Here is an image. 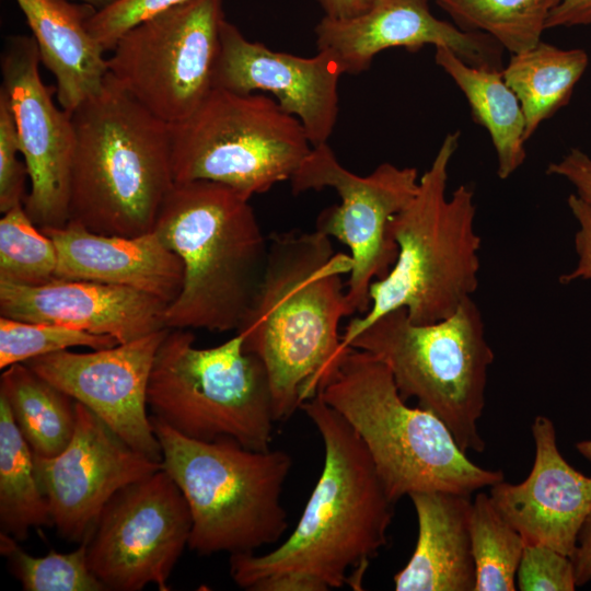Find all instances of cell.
Here are the masks:
<instances>
[{
    "label": "cell",
    "mask_w": 591,
    "mask_h": 591,
    "mask_svg": "<svg viewBox=\"0 0 591 591\" xmlns=\"http://www.w3.org/2000/svg\"><path fill=\"white\" fill-rule=\"evenodd\" d=\"M348 346L383 361L401 396L415 398L420 408L436 415L463 451L485 450L477 422L495 356L473 297L451 316L431 324L413 323L403 308L390 311Z\"/></svg>",
    "instance_id": "obj_8"
},
{
    "label": "cell",
    "mask_w": 591,
    "mask_h": 591,
    "mask_svg": "<svg viewBox=\"0 0 591 591\" xmlns=\"http://www.w3.org/2000/svg\"><path fill=\"white\" fill-rule=\"evenodd\" d=\"M314 32L317 49L331 54L348 74L367 70L385 49L417 51L426 45L448 48L471 66L503 68L505 49L499 43L436 18L429 0H373L349 18L324 15Z\"/></svg>",
    "instance_id": "obj_18"
},
{
    "label": "cell",
    "mask_w": 591,
    "mask_h": 591,
    "mask_svg": "<svg viewBox=\"0 0 591 591\" xmlns=\"http://www.w3.org/2000/svg\"><path fill=\"white\" fill-rule=\"evenodd\" d=\"M0 395L34 455L51 457L70 442L76 427V401L24 363L1 374Z\"/></svg>",
    "instance_id": "obj_26"
},
{
    "label": "cell",
    "mask_w": 591,
    "mask_h": 591,
    "mask_svg": "<svg viewBox=\"0 0 591 591\" xmlns=\"http://www.w3.org/2000/svg\"><path fill=\"white\" fill-rule=\"evenodd\" d=\"M170 132L174 182H217L248 197L290 181L312 149L274 97L217 88Z\"/></svg>",
    "instance_id": "obj_10"
},
{
    "label": "cell",
    "mask_w": 591,
    "mask_h": 591,
    "mask_svg": "<svg viewBox=\"0 0 591 591\" xmlns=\"http://www.w3.org/2000/svg\"><path fill=\"white\" fill-rule=\"evenodd\" d=\"M222 0H186L120 36L109 74L169 125L189 117L213 89Z\"/></svg>",
    "instance_id": "obj_11"
},
{
    "label": "cell",
    "mask_w": 591,
    "mask_h": 591,
    "mask_svg": "<svg viewBox=\"0 0 591 591\" xmlns=\"http://www.w3.org/2000/svg\"><path fill=\"white\" fill-rule=\"evenodd\" d=\"M531 431L535 457L529 476L519 484L498 482L489 487V496L525 544L545 545L571 557L591 513V477L564 459L549 418L536 416Z\"/></svg>",
    "instance_id": "obj_19"
},
{
    "label": "cell",
    "mask_w": 591,
    "mask_h": 591,
    "mask_svg": "<svg viewBox=\"0 0 591 591\" xmlns=\"http://www.w3.org/2000/svg\"><path fill=\"white\" fill-rule=\"evenodd\" d=\"M167 331L92 352L66 349L22 363L86 406L131 448L162 462L161 445L147 416V392Z\"/></svg>",
    "instance_id": "obj_16"
},
{
    "label": "cell",
    "mask_w": 591,
    "mask_h": 591,
    "mask_svg": "<svg viewBox=\"0 0 591 591\" xmlns=\"http://www.w3.org/2000/svg\"><path fill=\"white\" fill-rule=\"evenodd\" d=\"M35 39L40 63L55 78L62 109L72 113L104 86L108 58L88 27L96 11L70 0H14Z\"/></svg>",
    "instance_id": "obj_22"
},
{
    "label": "cell",
    "mask_w": 591,
    "mask_h": 591,
    "mask_svg": "<svg viewBox=\"0 0 591 591\" xmlns=\"http://www.w3.org/2000/svg\"><path fill=\"white\" fill-rule=\"evenodd\" d=\"M49 506L38 484L33 452L0 395V528L24 541L31 528L51 526Z\"/></svg>",
    "instance_id": "obj_27"
},
{
    "label": "cell",
    "mask_w": 591,
    "mask_h": 591,
    "mask_svg": "<svg viewBox=\"0 0 591 591\" xmlns=\"http://www.w3.org/2000/svg\"><path fill=\"white\" fill-rule=\"evenodd\" d=\"M329 18H349L364 11L369 3L366 0H316Z\"/></svg>",
    "instance_id": "obj_40"
},
{
    "label": "cell",
    "mask_w": 591,
    "mask_h": 591,
    "mask_svg": "<svg viewBox=\"0 0 591 591\" xmlns=\"http://www.w3.org/2000/svg\"><path fill=\"white\" fill-rule=\"evenodd\" d=\"M33 462L53 525L61 537L80 544L118 490L163 468L79 402L68 445L51 457L33 454Z\"/></svg>",
    "instance_id": "obj_15"
},
{
    "label": "cell",
    "mask_w": 591,
    "mask_h": 591,
    "mask_svg": "<svg viewBox=\"0 0 591 591\" xmlns=\"http://www.w3.org/2000/svg\"><path fill=\"white\" fill-rule=\"evenodd\" d=\"M0 551L26 591H104L105 586L88 563L86 543L61 554L55 551L34 557L25 553L12 536L0 534Z\"/></svg>",
    "instance_id": "obj_31"
},
{
    "label": "cell",
    "mask_w": 591,
    "mask_h": 591,
    "mask_svg": "<svg viewBox=\"0 0 591 591\" xmlns=\"http://www.w3.org/2000/svg\"><path fill=\"white\" fill-rule=\"evenodd\" d=\"M40 230L57 250V280L127 287L169 304L182 290L183 262L154 231L136 236L100 234L73 221Z\"/></svg>",
    "instance_id": "obj_21"
},
{
    "label": "cell",
    "mask_w": 591,
    "mask_h": 591,
    "mask_svg": "<svg viewBox=\"0 0 591 591\" xmlns=\"http://www.w3.org/2000/svg\"><path fill=\"white\" fill-rule=\"evenodd\" d=\"M419 178L415 167L389 162L366 176L357 175L340 164L328 143H322L312 147L290 179L294 195L329 187L340 197L339 205L321 211L315 230L349 248L352 269L346 296L354 313L369 310L371 285L384 278L397 258L391 222L416 195Z\"/></svg>",
    "instance_id": "obj_12"
},
{
    "label": "cell",
    "mask_w": 591,
    "mask_h": 591,
    "mask_svg": "<svg viewBox=\"0 0 591 591\" xmlns=\"http://www.w3.org/2000/svg\"><path fill=\"white\" fill-rule=\"evenodd\" d=\"M268 239L259 289L236 333L265 366L277 422L318 393L349 348L338 325L354 314L343 283L352 260L316 230Z\"/></svg>",
    "instance_id": "obj_2"
},
{
    "label": "cell",
    "mask_w": 591,
    "mask_h": 591,
    "mask_svg": "<svg viewBox=\"0 0 591 591\" xmlns=\"http://www.w3.org/2000/svg\"><path fill=\"white\" fill-rule=\"evenodd\" d=\"M58 255L53 240L16 206L0 219V281L42 286L57 280Z\"/></svg>",
    "instance_id": "obj_30"
},
{
    "label": "cell",
    "mask_w": 591,
    "mask_h": 591,
    "mask_svg": "<svg viewBox=\"0 0 591 591\" xmlns=\"http://www.w3.org/2000/svg\"><path fill=\"white\" fill-rule=\"evenodd\" d=\"M118 344L113 336L94 334L69 325L0 316L1 369L72 347L97 350Z\"/></svg>",
    "instance_id": "obj_32"
},
{
    "label": "cell",
    "mask_w": 591,
    "mask_h": 591,
    "mask_svg": "<svg viewBox=\"0 0 591 591\" xmlns=\"http://www.w3.org/2000/svg\"><path fill=\"white\" fill-rule=\"evenodd\" d=\"M20 140L9 99L0 89V211L24 206L26 177L25 161L19 159Z\"/></svg>",
    "instance_id": "obj_34"
},
{
    "label": "cell",
    "mask_w": 591,
    "mask_h": 591,
    "mask_svg": "<svg viewBox=\"0 0 591 591\" xmlns=\"http://www.w3.org/2000/svg\"><path fill=\"white\" fill-rule=\"evenodd\" d=\"M577 587L591 581V513L584 520L578 534L571 556Z\"/></svg>",
    "instance_id": "obj_39"
},
{
    "label": "cell",
    "mask_w": 591,
    "mask_h": 591,
    "mask_svg": "<svg viewBox=\"0 0 591 591\" xmlns=\"http://www.w3.org/2000/svg\"><path fill=\"white\" fill-rule=\"evenodd\" d=\"M546 174L568 181L576 195L591 207V157L579 148L570 149L560 160L551 162Z\"/></svg>",
    "instance_id": "obj_37"
},
{
    "label": "cell",
    "mask_w": 591,
    "mask_h": 591,
    "mask_svg": "<svg viewBox=\"0 0 591 591\" xmlns=\"http://www.w3.org/2000/svg\"><path fill=\"white\" fill-rule=\"evenodd\" d=\"M39 63L33 36L5 38L0 89L9 99L31 181L24 209L44 229L69 221L74 131L71 114L53 101L56 90L43 82Z\"/></svg>",
    "instance_id": "obj_14"
},
{
    "label": "cell",
    "mask_w": 591,
    "mask_h": 591,
    "mask_svg": "<svg viewBox=\"0 0 591 591\" xmlns=\"http://www.w3.org/2000/svg\"><path fill=\"white\" fill-rule=\"evenodd\" d=\"M169 303L121 286L58 279L42 286L0 281V315L113 336L119 344L166 328ZM169 328V327H167Z\"/></svg>",
    "instance_id": "obj_20"
},
{
    "label": "cell",
    "mask_w": 591,
    "mask_h": 591,
    "mask_svg": "<svg viewBox=\"0 0 591 591\" xmlns=\"http://www.w3.org/2000/svg\"><path fill=\"white\" fill-rule=\"evenodd\" d=\"M577 451L591 462V440H583L576 444Z\"/></svg>",
    "instance_id": "obj_42"
},
{
    "label": "cell",
    "mask_w": 591,
    "mask_h": 591,
    "mask_svg": "<svg viewBox=\"0 0 591 591\" xmlns=\"http://www.w3.org/2000/svg\"><path fill=\"white\" fill-rule=\"evenodd\" d=\"M69 221L100 234L153 231L174 185L170 125L108 72L100 93L72 113Z\"/></svg>",
    "instance_id": "obj_4"
},
{
    "label": "cell",
    "mask_w": 591,
    "mask_h": 591,
    "mask_svg": "<svg viewBox=\"0 0 591 591\" xmlns=\"http://www.w3.org/2000/svg\"><path fill=\"white\" fill-rule=\"evenodd\" d=\"M588 66L586 50L560 48L543 40L528 50L511 55L502 68V76L520 101L526 140L543 121L570 102Z\"/></svg>",
    "instance_id": "obj_25"
},
{
    "label": "cell",
    "mask_w": 591,
    "mask_h": 591,
    "mask_svg": "<svg viewBox=\"0 0 591 591\" xmlns=\"http://www.w3.org/2000/svg\"><path fill=\"white\" fill-rule=\"evenodd\" d=\"M434 61L464 94L472 119L484 127L497 158V175L509 178L526 159L525 118L502 70L471 66L448 48L437 47Z\"/></svg>",
    "instance_id": "obj_24"
},
{
    "label": "cell",
    "mask_w": 591,
    "mask_h": 591,
    "mask_svg": "<svg viewBox=\"0 0 591 591\" xmlns=\"http://www.w3.org/2000/svg\"><path fill=\"white\" fill-rule=\"evenodd\" d=\"M187 501L162 468L118 490L88 538V563L106 590L139 591L169 577L188 544Z\"/></svg>",
    "instance_id": "obj_13"
},
{
    "label": "cell",
    "mask_w": 591,
    "mask_h": 591,
    "mask_svg": "<svg viewBox=\"0 0 591 591\" xmlns=\"http://www.w3.org/2000/svg\"><path fill=\"white\" fill-rule=\"evenodd\" d=\"M560 0H436L455 24L493 37L511 55L542 40L546 22Z\"/></svg>",
    "instance_id": "obj_28"
},
{
    "label": "cell",
    "mask_w": 591,
    "mask_h": 591,
    "mask_svg": "<svg viewBox=\"0 0 591 591\" xmlns=\"http://www.w3.org/2000/svg\"><path fill=\"white\" fill-rule=\"evenodd\" d=\"M251 197L211 181L174 182L153 231L183 262L184 282L165 311L169 328L237 331L268 255Z\"/></svg>",
    "instance_id": "obj_3"
},
{
    "label": "cell",
    "mask_w": 591,
    "mask_h": 591,
    "mask_svg": "<svg viewBox=\"0 0 591 591\" xmlns=\"http://www.w3.org/2000/svg\"><path fill=\"white\" fill-rule=\"evenodd\" d=\"M418 536L412 557L395 573L396 591H474L471 495L425 491L409 495Z\"/></svg>",
    "instance_id": "obj_23"
},
{
    "label": "cell",
    "mask_w": 591,
    "mask_h": 591,
    "mask_svg": "<svg viewBox=\"0 0 591 591\" xmlns=\"http://www.w3.org/2000/svg\"><path fill=\"white\" fill-rule=\"evenodd\" d=\"M366 1H367L368 3H370V2L373 1V0H366Z\"/></svg>",
    "instance_id": "obj_43"
},
{
    "label": "cell",
    "mask_w": 591,
    "mask_h": 591,
    "mask_svg": "<svg viewBox=\"0 0 591 591\" xmlns=\"http://www.w3.org/2000/svg\"><path fill=\"white\" fill-rule=\"evenodd\" d=\"M459 140V130L445 135L416 195L393 217L397 258L389 274L371 285L369 310L345 327V347L390 311L403 308L413 323L431 324L454 314L477 290L482 239L475 228V194L462 184L447 195Z\"/></svg>",
    "instance_id": "obj_5"
},
{
    "label": "cell",
    "mask_w": 591,
    "mask_h": 591,
    "mask_svg": "<svg viewBox=\"0 0 591 591\" xmlns=\"http://www.w3.org/2000/svg\"><path fill=\"white\" fill-rule=\"evenodd\" d=\"M591 25V0H560L551 11L546 30Z\"/></svg>",
    "instance_id": "obj_38"
},
{
    "label": "cell",
    "mask_w": 591,
    "mask_h": 591,
    "mask_svg": "<svg viewBox=\"0 0 591 591\" xmlns=\"http://www.w3.org/2000/svg\"><path fill=\"white\" fill-rule=\"evenodd\" d=\"M521 591H573L571 557L541 544H525L517 571Z\"/></svg>",
    "instance_id": "obj_33"
},
{
    "label": "cell",
    "mask_w": 591,
    "mask_h": 591,
    "mask_svg": "<svg viewBox=\"0 0 591 591\" xmlns=\"http://www.w3.org/2000/svg\"><path fill=\"white\" fill-rule=\"evenodd\" d=\"M162 450L163 470L190 510L187 546L199 555L254 551L276 543L288 528L281 503L292 466L282 450L257 451L231 438H188L150 417Z\"/></svg>",
    "instance_id": "obj_7"
},
{
    "label": "cell",
    "mask_w": 591,
    "mask_h": 591,
    "mask_svg": "<svg viewBox=\"0 0 591 591\" xmlns=\"http://www.w3.org/2000/svg\"><path fill=\"white\" fill-rule=\"evenodd\" d=\"M300 409L323 440L321 475L289 537L266 554H232L231 577L250 591L360 589L369 559L387 543L395 503L363 442L334 408L316 394Z\"/></svg>",
    "instance_id": "obj_1"
},
{
    "label": "cell",
    "mask_w": 591,
    "mask_h": 591,
    "mask_svg": "<svg viewBox=\"0 0 591 591\" xmlns=\"http://www.w3.org/2000/svg\"><path fill=\"white\" fill-rule=\"evenodd\" d=\"M77 1H80L81 3L88 4V5H91L96 11H99V10H103V9L109 7L111 4L116 2L117 0H77Z\"/></svg>",
    "instance_id": "obj_41"
},
{
    "label": "cell",
    "mask_w": 591,
    "mask_h": 591,
    "mask_svg": "<svg viewBox=\"0 0 591 591\" xmlns=\"http://www.w3.org/2000/svg\"><path fill=\"white\" fill-rule=\"evenodd\" d=\"M186 0H117L95 11L88 27L105 51L113 50L123 34L132 26Z\"/></svg>",
    "instance_id": "obj_35"
},
{
    "label": "cell",
    "mask_w": 591,
    "mask_h": 591,
    "mask_svg": "<svg viewBox=\"0 0 591 591\" xmlns=\"http://www.w3.org/2000/svg\"><path fill=\"white\" fill-rule=\"evenodd\" d=\"M345 74L323 50L313 57L275 51L248 40L224 20L213 71V88L233 93H270L301 123L312 147L327 143L339 113L338 83Z\"/></svg>",
    "instance_id": "obj_17"
},
{
    "label": "cell",
    "mask_w": 591,
    "mask_h": 591,
    "mask_svg": "<svg viewBox=\"0 0 591 591\" xmlns=\"http://www.w3.org/2000/svg\"><path fill=\"white\" fill-rule=\"evenodd\" d=\"M147 403L153 416L188 438H231L247 449H270L276 420L268 374L237 333L198 348L193 333L169 328L154 357Z\"/></svg>",
    "instance_id": "obj_9"
},
{
    "label": "cell",
    "mask_w": 591,
    "mask_h": 591,
    "mask_svg": "<svg viewBox=\"0 0 591 591\" xmlns=\"http://www.w3.org/2000/svg\"><path fill=\"white\" fill-rule=\"evenodd\" d=\"M317 394L359 436L394 503L414 493L472 495L505 479L472 462L436 415L408 406L387 366L366 350L349 347Z\"/></svg>",
    "instance_id": "obj_6"
},
{
    "label": "cell",
    "mask_w": 591,
    "mask_h": 591,
    "mask_svg": "<svg viewBox=\"0 0 591 591\" xmlns=\"http://www.w3.org/2000/svg\"><path fill=\"white\" fill-rule=\"evenodd\" d=\"M567 204L579 224L575 234L578 262L570 273L559 277L561 283H569L577 279H591V207L576 194L568 196Z\"/></svg>",
    "instance_id": "obj_36"
},
{
    "label": "cell",
    "mask_w": 591,
    "mask_h": 591,
    "mask_svg": "<svg viewBox=\"0 0 591 591\" xmlns=\"http://www.w3.org/2000/svg\"><path fill=\"white\" fill-rule=\"evenodd\" d=\"M470 532L476 570L474 591H515L525 542L487 493L479 491L472 500Z\"/></svg>",
    "instance_id": "obj_29"
}]
</instances>
